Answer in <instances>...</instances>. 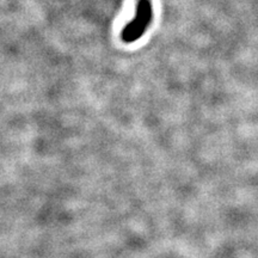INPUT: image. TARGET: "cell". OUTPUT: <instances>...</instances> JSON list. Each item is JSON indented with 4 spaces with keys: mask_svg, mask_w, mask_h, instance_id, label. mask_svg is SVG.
Segmentation results:
<instances>
[{
    "mask_svg": "<svg viewBox=\"0 0 258 258\" xmlns=\"http://www.w3.org/2000/svg\"><path fill=\"white\" fill-rule=\"evenodd\" d=\"M152 21V6L150 0H140L138 4V10L135 18L124 28L122 32V38L127 43L134 42L141 37L146 31L148 25Z\"/></svg>",
    "mask_w": 258,
    "mask_h": 258,
    "instance_id": "1",
    "label": "cell"
}]
</instances>
